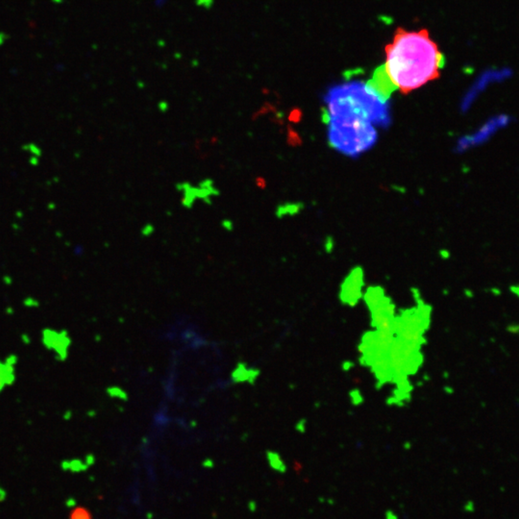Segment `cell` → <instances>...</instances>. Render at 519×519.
Returning a JSON list of instances; mask_svg holds the SVG:
<instances>
[{
    "mask_svg": "<svg viewBox=\"0 0 519 519\" xmlns=\"http://www.w3.org/2000/svg\"><path fill=\"white\" fill-rule=\"evenodd\" d=\"M382 65L396 91L404 94L437 79L445 65L444 55L426 29L407 31L398 28L385 47Z\"/></svg>",
    "mask_w": 519,
    "mask_h": 519,
    "instance_id": "6da1fadb",
    "label": "cell"
},
{
    "mask_svg": "<svg viewBox=\"0 0 519 519\" xmlns=\"http://www.w3.org/2000/svg\"><path fill=\"white\" fill-rule=\"evenodd\" d=\"M327 116H346L368 120L374 126L386 128L392 122L387 100L381 98L369 85L351 81L336 85L324 96Z\"/></svg>",
    "mask_w": 519,
    "mask_h": 519,
    "instance_id": "7a4b0ae2",
    "label": "cell"
},
{
    "mask_svg": "<svg viewBox=\"0 0 519 519\" xmlns=\"http://www.w3.org/2000/svg\"><path fill=\"white\" fill-rule=\"evenodd\" d=\"M328 139L335 150L350 157L369 151L377 142L376 128L368 120L346 116H327Z\"/></svg>",
    "mask_w": 519,
    "mask_h": 519,
    "instance_id": "3957f363",
    "label": "cell"
},
{
    "mask_svg": "<svg viewBox=\"0 0 519 519\" xmlns=\"http://www.w3.org/2000/svg\"><path fill=\"white\" fill-rule=\"evenodd\" d=\"M431 321L432 308L424 302L419 301L417 306L397 313L394 321V335L424 346Z\"/></svg>",
    "mask_w": 519,
    "mask_h": 519,
    "instance_id": "277c9868",
    "label": "cell"
},
{
    "mask_svg": "<svg viewBox=\"0 0 519 519\" xmlns=\"http://www.w3.org/2000/svg\"><path fill=\"white\" fill-rule=\"evenodd\" d=\"M511 122V117L507 115H501V116H495L491 117L489 120H487L485 124L481 126L477 131L473 134L470 135L468 138L462 139L458 144V148L460 150H465L469 149V147L475 146L478 144L486 143L490 138H492L494 135L498 131H500L503 128Z\"/></svg>",
    "mask_w": 519,
    "mask_h": 519,
    "instance_id": "5b68a950",
    "label": "cell"
},
{
    "mask_svg": "<svg viewBox=\"0 0 519 519\" xmlns=\"http://www.w3.org/2000/svg\"><path fill=\"white\" fill-rule=\"evenodd\" d=\"M365 278L360 268H355L344 279L341 286L339 299L344 306L349 308L356 307L364 297Z\"/></svg>",
    "mask_w": 519,
    "mask_h": 519,
    "instance_id": "8992f818",
    "label": "cell"
},
{
    "mask_svg": "<svg viewBox=\"0 0 519 519\" xmlns=\"http://www.w3.org/2000/svg\"><path fill=\"white\" fill-rule=\"evenodd\" d=\"M42 343L49 351L55 353L56 359L64 361L67 359L71 340L66 330L45 328L42 332Z\"/></svg>",
    "mask_w": 519,
    "mask_h": 519,
    "instance_id": "52a82bcc",
    "label": "cell"
},
{
    "mask_svg": "<svg viewBox=\"0 0 519 519\" xmlns=\"http://www.w3.org/2000/svg\"><path fill=\"white\" fill-rule=\"evenodd\" d=\"M512 75L511 68L501 67V68H492L485 71L479 77L476 84L473 86L471 91L469 92L464 103L469 107V105L477 98L480 93L486 91V89L494 84H499L508 80Z\"/></svg>",
    "mask_w": 519,
    "mask_h": 519,
    "instance_id": "ba28073f",
    "label": "cell"
},
{
    "mask_svg": "<svg viewBox=\"0 0 519 519\" xmlns=\"http://www.w3.org/2000/svg\"><path fill=\"white\" fill-rule=\"evenodd\" d=\"M17 355L11 354L5 360H0V394L10 385H14L17 379L16 367H17Z\"/></svg>",
    "mask_w": 519,
    "mask_h": 519,
    "instance_id": "9c48e42d",
    "label": "cell"
},
{
    "mask_svg": "<svg viewBox=\"0 0 519 519\" xmlns=\"http://www.w3.org/2000/svg\"><path fill=\"white\" fill-rule=\"evenodd\" d=\"M197 199L205 202L206 204H211L214 197H217L220 192L215 184L214 180L211 178L203 179L197 186H195Z\"/></svg>",
    "mask_w": 519,
    "mask_h": 519,
    "instance_id": "30bf717a",
    "label": "cell"
},
{
    "mask_svg": "<svg viewBox=\"0 0 519 519\" xmlns=\"http://www.w3.org/2000/svg\"><path fill=\"white\" fill-rule=\"evenodd\" d=\"M176 190L181 194V203L186 209H192L195 202L197 201V195L195 186L189 182H181L176 184Z\"/></svg>",
    "mask_w": 519,
    "mask_h": 519,
    "instance_id": "8fae6325",
    "label": "cell"
},
{
    "mask_svg": "<svg viewBox=\"0 0 519 519\" xmlns=\"http://www.w3.org/2000/svg\"><path fill=\"white\" fill-rule=\"evenodd\" d=\"M269 466L279 473H285L287 471V465L285 461L282 459L279 453L274 451H268L267 454Z\"/></svg>",
    "mask_w": 519,
    "mask_h": 519,
    "instance_id": "7c38bea8",
    "label": "cell"
},
{
    "mask_svg": "<svg viewBox=\"0 0 519 519\" xmlns=\"http://www.w3.org/2000/svg\"><path fill=\"white\" fill-rule=\"evenodd\" d=\"M258 373L259 372L255 373V371L253 369H247L245 367H243V365H240L233 374V379L237 382H242L245 380L247 381L250 379L254 380L258 376Z\"/></svg>",
    "mask_w": 519,
    "mask_h": 519,
    "instance_id": "4fadbf2b",
    "label": "cell"
},
{
    "mask_svg": "<svg viewBox=\"0 0 519 519\" xmlns=\"http://www.w3.org/2000/svg\"><path fill=\"white\" fill-rule=\"evenodd\" d=\"M61 466L64 470H69L71 472H79L86 469V464L81 460L64 461L61 463Z\"/></svg>",
    "mask_w": 519,
    "mask_h": 519,
    "instance_id": "5bb4252c",
    "label": "cell"
},
{
    "mask_svg": "<svg viewBox=\"0 0 519 519\" xmlns=\"http://www.w3.org/2000/svg\"><path fill=\"white\" fill-rule=\"evenodd\" d=\"M71 519H91V516L84 509H76L71 514Z\"/></svg>",
    "mask_w": 519,
    "mask_h": 519,
    "instance_id": "9a60e30c",
    "label": "cell"
},
{
    "mask_svg": "<svg viewBox=\"0 0 519 519\" xmlns=\"http://www.w3.org/2000/svg\"><path fill=\"white\" fill-rule=\"evenodd\" d=\"M351 394L353 395L351 397V400L353 404L357 405V401H358V404H359V403H361L362 397H361V394H360L359 392H356V391H355V392H352Z\"/></svg>",
    "mask_w": 519,
    "mask_h": 519,
    "instance_id": "2e32d148",
    "label": "cell"
},
{
    "mask_svg": "<svg viewBox=\"0 0 519 519\" xmlns=\"http://www.w3.org/2000/svg\"><path fill=\"white\" fill-rule=\"evenodd\" d=\"M384 519H399V516L393 510H386L384 514Z\"/></svg>",
    "mask_w": 519,
    "mask_h": 519,
    "instance_id": "e0dca14e",
    "label": "cell"
},
{
    "mask_svg": "<svg viewBox=\"0 0 519 519\" xmlns=\"http://www.w3.org/2000/svg\"><path fill=\"white\" fill-rule=\"evenodd\" d=\"M507 330L508 332L512 333V334H515V335H519V324H510L509 326L507 327Z\"/></svg>",
    "mask_w": 519,
    "mask_h": 519,
    "instance_id": "ac0fdd59",
    "label": "cell"
}]
</instances>
